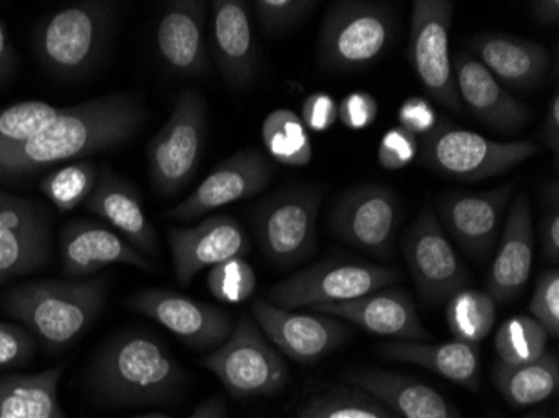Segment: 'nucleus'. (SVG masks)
Returning a JSON list of instances; mask_svg holds the SVG:
<instances>
[{
    "label": "nucleus",
    "instance_id": "1",
    "mask_svg": "<svg viewBox=\"0 0 559 418\" xmlns=\"http://www.w3.org/2000/svg\"><path fill=\"white\" fill-rule=\"evenodd\" d=\"M144 121L146 108L133 94H108L64 108L31 140L0 151V178H22L121 146L136 136Z\"/></svg>",
    "mask_w": 559,
    "mask_h": 418
},
{
    "label": "nucleus",
    "instance_id": "2",
    "mask_svg": "<svg viewBox=\"0 0 559 418\" xmlns=\"http://www.w3.org/2000/svg\"><path fill=\"white\" fill-rule=\"evenodd\" d=\"M185 370L168 348L146 333H121L106 342L90 367L103 401L121 407L162 404L185 383Z\"/></svg>",
    "mask_w": 559,
    "mask_h": 418
},
{
    "label": "nucleus",
    "instance_id": "3",
    "mask_svg": "<svg viewBox=\"0 0 559 418\" xmlns=\"http://www.w3.org/2000/svg\"><path fill=\"white\" fill-rule=\"evenodd\" d=\"M106 278L39 279L5 290L0 307L52 350L83 335L105 308Z\"/></svg>",
    "mask_w": 559,
    "mask_h": 418
},
{
    "label": "nucleus",
    "instance_id": "4",
    "mask_svg": "<svg viewBox=\"0 0 559 418\" xmlns=\"http://www.w3.org/2000/svg\"><path fill=\"white\" fill-rule=\"evenodd\" d=\"M112 2H78L50 14L36 33L40 64L59 80H78L103 55L112 22Z\"/></svg>",
    "mask_w": 559,
    "mask_h": 418
},
{
    "label": "nucleus",
    "instance_id": "5",
    "mask_svg": "<svg viewBox=\"0 0 559 418\" xmlns=\"http://www.w3.org/2000/svg\"><path fill=\"white\" fill-rule=\"evenodd\" d=\"M538 151L533 141L498 143L441 121L420 141L419 162L445 178L477 182L510 172Z\"/></svg>",
    "mask_w": 559,
    "mask_h": 418
},
{
    "label": "nucleus",
    "instance_id": "6",
    "mask_svg": "<svg viewBox=\"0 0 559 418\" xmlns=\"http://www.w3.org/2000/svg\"><path fill=\"white\" fill-rule=\"evenodd\" d=\"M394 36V14L382 2L344 0L330 5L320 27V65L360 71L379 61Z\"/></svg>",
    "mask_w": 559,
    "mask_h": 418
},
{
    "label": "nucleus",
    "instance_id": "7",
    "mask_svg": "<svg viewBox=\"0 0 559 418\" xmlns=\"http://www.w3.org/2000/svg\"><path fill=\"white\" fill-rule=\"evenodd\" d=\"M209 134V109L197 89H183L168 121L147 147L151 184L159 196L171 198L190 184L203 158Z\"/></svg>",
    "mask_w": 559,
    "mask_h": 418
},
{
    "label": "nucleus",
    "instance_id": "8",
    "mask_svg": "<svg viewBox=\"0 0 559 418\" xmlns=\"http://www.w3.org/2000/svg\"><path fill=\"white\" fill-rule=\"evenodd\" d=\"M401 279L402 273L397 268L329 260L276 283L263 300L284 310L342 303L385 290Z\"/></svg>",
    "mask_w": 559,
    "mask_h": 418
},
{
    "label": "nucleus",
    "instance_id": "9",
    "mask_svg": "<svg viewBox=\"0 0 559 418\" xmlns=\"http://www.w3.org/2000/svg\"><path fill=\"white\" fill-rule=\"evenodd\" d=\"M201 365L218 377L234 398L275 395L288 380L287 363L266 342L259 326L241 319L230 336Z\"/></svg>",
    "mask_w": 559,
    "mask_h": 418
},
{
    "label": "nucleus",
    "instance_id": "10",
    "mask_svg": "<svg viewBox=\"0 0 559 418\" xmlns=\"http://www.w3.org/2000/svg\"><path fill=\"white\" fill-rule=\"evenodd\" d=\"M322 196L319 188H290L276 191L260 203L255 213L257 238L273 265L290 268L316 251Z\"/></svg>",
    "mask_w": 559,
    "mask_h": 418
},
{
    "label": "nucleus",
    "instance_id": "11",
    "mask_svg": "<svg viewBox=\"0 0 559 418\" xmlns=\"http://www.w3.org/2000/svg\"><path fill=\"white\" fill-rule=\"evenodd\" d=\"M454 4L448 0H417L411 21L409 62L430 99L449 111L463 112L449 55Z\"/></svg>",
    "mask_w": 559,
    "mask_h": 418
},
{
    "label": "nucleus",
    "instance_id": "12",
    "mask_svg": "<svg viewBox=\"0 0 559 418\" xmlns=\"http://www.w3.org/2000/svg\"><path fill=\"white\" fill-rule=\"evenodd\" d=\"M405 263L424 301L442 303L467 288L469 270L455 253L432 207H424L402 243Z\"/></svg>",
    "mask_w": 559,
    "mask_h": 418
},
{
    "label": "nucleus",
    "instance_id": "13",
    "mask_svg": "<svg viewBox=\"0 0 559 418\" xmlns=\"http://www.w3.org/2000/svg\"><path fill=\"white\" fill-rule=\"evenodd\" d=\"M52 256V213L0 190V286L44 268Z\"/></svg>",
    "mask_w": 559,
    "mask_h": 418
},
{
    "label": "nucleus",
    "instance_id": "14",
    "mask_svg": "<svg viewBox=\"0 0 559 418\" xmlns=\"http://www.w3.org/2000/svg\"><path fill=\"white\" fill-rule=\"evenodd\" d=\"M401 223L397 194L382 184H360L345 191L330 212L335 237L373 256L389 258Z\"/></svg>",
    "mask_w": 559,
    "mask_h": 418
},
{
    "label": "nucleus",
    "instance_id": "15",
    "mask_svg": "<svg viewBox=\"0 0 559 418\" xmlns=\"http://www.w3.org/2000/svg\"><path fill=\"white\" fill-rule=\"evenodd\" d=\"M128 307L155 320L194 350H216L234 332V322L225 310L175 291L143 290L128 300Z\"/></svg>",
    "mask_w": 559,
    "mask_h": 418
},
{
    "label": "nucleus",
    "instance_id": "16",
    "mask_svg": "<svg viewBox=\"0 0 559 418\" xmlns=\"http://www.w3.org/2000/svg\"><path fill=\"white\" fill-rule=\"evenodd\" d=\"M272 178L273 166L265 154L247 147L219 163L187 200L169 210L168 216L176 222H194L219 207L262 193Z\"/></svg>",
    "mask_w": 559,
    "mask_h": 418
},
{
    "label": "nucleus",
    "instance_id": "17",
    "mask_svg": "<svg viewBox=\"0 0 559 418\" xmlns=\"http://www.w3.org/2000/svg\"><path fill=\"white\" fill-rule=\"evenodd\" d=\"M251 311L260 330L278 350L298 363H313L347 342L348 329L323 313H297L259 298Z\"/></svg>",
    "mask_w": 559,
    "mask_h": 418
},
{
    "label": "nucleus",
    "instance_id": "18",
    "mask_svg": "<svg viewBox=\"0 0 559 418\" xmlns=\"http://www.w3.org/2000/svg\"><path fill=\"white\" fill-rule=\"evenodd\" d=\"M516 181L491 191H449L439 198L445 231L477 261L488 260L501 232L502 215L516 190Z\"/></svg>",
    "mask_w": 559,
    "mask_h": 418
},
{
    "label": "nucleus",
    "instance_id": "19",
    "mask_svg": "<svg viewBox=\"0 0 559 418\" xmlns=\"http://www.w3.org/2000/svg\"><path fill=\"white\" fill-rule=\"evenodd\" d=\"M168 243L176 279L181 286L190 285L201 270L250 253V240L243 226L234 216L226 215L212 216L190 228H171Z\"/></svg>",
    "mask_w": 559,
    "mask_h": 418
},
{
    "label": "nucleus",
    "instance_id": "20",
    "mask_svg": "<svg viewBox=\"0 0 559 418\" xmlns=\"http://www.w3.org/2000/svg\"><path fill=\"white\" fill-rule=\"evenodd\" d=\"M62 272L68 278L81 279L111 265H131L143 272L155 266L133 244L108 226L91 219L66 223L61 231Z\"/></svg>",
    "mask_w": 559,
    "mask_h": 418
},
{
    "label": "nucleus",
    "instance_id": "21",
    "mask_svg": "<svg viewBox=\"0 0 559 418\" xmlns=\"http://www.w3.org/2000/svg\"><path fill=\"white\" fill-rule=\"evenodd\" d=\"M212 9L213 56L223 80L234 91H247L259 72V49L243 0H215Z\"/></svg>",
    "mask_w": 559,
    "mask_h": 418
},
{
    "label": "nucleus",
    "instance_id": "22",
    "mask_svg": "<svg viewBox=\"0 0 559 418\" xmlns=\"http://www.w3.org/2000/svg\"><path fill=\"white\" fill-rule=\"evenodd\" d=\"M452 71L461 103L483 124L501 133H518L527 124L526 104L511 96L476 58L461 52L452 59Z\"/></svg>",
    "mask_w": 559,
    "mask_h": 418
},
{
    "label": "nucleus",
    "instance_id": "23",
    "mask_svg": "<svg viewBox=\"0 0 559 418\" xmlns=\"http://www.w3.org/2000/svg\"><path fill=\"white\" fill-rule=\"evenodd\" d=\"M313 313L347 320L373 335L389 336L402 342H426L430 339L419 313L404 291L380 290L357 300L342 303H325L310 307Z\"/></svg>",
    "mask_w": 559,
    "mask_h": 418
},
{
    "label": "nucleus",
    "instance_id": "24",
    "mask_svg": "<svg viewBox=\"0 0 559 418\" xmlns=\"http://www.w3.org/2000/svg\"><path fill=\"white\" fill-rule=\"evenodd\" d=\"M209 4L201 0H175L163 9L156 40L163 61L176 74L201 77L209 74L205 25Z\"/></svg>",
    "mask_w": 559,
    "mask_h": 418
},
{
    "label": "nucleus",
    "instance_id": "25",
    "mask_svg": "<svg viewBox=\"0 0 559 418\" xmlns=\"http://www.w3.org/2000/svg\"><path fill=\"white\" fill-rule=\"evenodd\" d=\"M533 218L530 196L523 191L511 206L501 243L486 282V290L495 298L496 303H508L523 291L533 270Z\"/></svg>",
    "mask_w": 559,
    "mask_h": 418
},
{
    "label": "nucleus",
    "instance_id": "26",
    "mask_svg": "<svg viewBox=\"0 0 559 418\" xmlns=\"http://www.w3.org/2000/svg\"><path fill=\"white\" fill-rule=\"evenodd\" d=\"M84 204L90 212L105 219L116 231L121 232L122 238L133 244L147 260L158 258L156 229L144 212L140 193L111 168L108 166L99 168L96 188Z\"/></svg>",
    "mask_w": 559,
    "mask_h": 418
},
{
    "label": "nucleus",
    "instance_id": "27",
    "mask_svg": "<svg viewBox=\"0 0 559 418\" xmlns=\"http://www.w3.org/2000/svg\"><path fill=\"white\" fill-rule=\"evenodd\" d=\"M469 49L499 84L516 91L539 86L548 74L549 52L533 40L502 33H483L469 40Z\"/></svg>",
    "mask_w": 559,
    "mask_h": 418
},
{
    "label": "nucleus",
    "instance_id": "28",
    "mask_svg": "<svg viewBox=\"0 0 559 418\" xmlns=\"http://www.w3.org/2000/svg\"><path fill=\"white\" fill-rule=\"evenodd\" d=\"M348 380L399 418H463L438 390L413 377L366 369L348 373Z\"/></svg>",
    "mask_w": 559,
    "mask_h": 418
},
{
    "label": "nucleus",
    "instance_id": "29",
    "mask_svg": "<svg viewBox=\"0 0 559 418\" xmlns=\"http://www.w3.org/2000/svg\"><path fill=\"white\" fill-rule=\"evenodd\" d=\"M380 355L391 360L419 365L423 369L438 373L449 382L476 392L480 385V357L477 345L464 342L426 344V342H402L394 339L379 348Z\"/></svg>",
    "mask_w": 559,
    "mask_h": 418
},
{
    "label": "nucleus",
    "instance_id": "30",
    "mask_svg": "<svg viewBox=\"0 0 559 418\" xmlns=\"http://www.w3.org/2000/svg\"><path fill=\"white\" fill-rule=\"evenodd\" d=\"M66 365L40 373L0 377V418H68L59 402Z\"/></svg>",
    "mask_w": 559,
    "mask_h": 418
},
{
    "label": "nucleus",
    "instance_id": "31",
    "mask_svg": "<svg viewBox=\"0 0 559 418\" xmlns=\"http://www.w3.org/2000/svg\"><path fill=\"white\" fill-rule=\"evenodd\" d=\"M492 382L508 404L516 408L531 407L548 401L558 392V357L545 351L536 360L521 365L496 361Z\"/></svg>",
    "mask_w": 559,
    "mask_h": 418
},
{
    "label": "nucleus",
    "instance_id": "32",
    "mask_svg": "<svg viewBox=\"0 0 559 418\" xmlns=\"http://www.w3.org/2000/svg\"><path fill=\"white\" fill-rule=\"evenodd\" d=\"M262 140L270 158L280 165L304 168L312 162L309 129L290 109H275L263 119Z\"/></svg>",
    "mask_w": 559,
    "mask_h": 418
},
{
    "label": "nucleus",
    "instance_id": "33",
    "mask_svg": "<svg viewBox=\"0 0 559 418\" xmlns=\"http://www.w3.org/2000/svg\"><path fill=\"white\" fill-rule=\"evenodd\" d=\"M445 320L457 342L477 345L495 329V298L488 291L464 288L449 298Z\"/></svg>",
    "mask_w": 559,
    "mask_h": 418
},
{
    "label": "nucleus",
    "instance_id": "34",
    "mask_svg": "<svg viewBox=\"0 0 559 418\" xmlns=\"http://www.w3.org/2000/svg\"><path fill=\"white\" fill-rule=\"evenodd\" d=\"M99 168L93 162L72 163L47 175L40 181V193L61 215H68L75 207L86 203L96 188Z\"/></svg>",
    "mask_w": 559,
    "mask_h": 418
},
{
    "label": "nucleus",
    "instance_id": "35",
    "mask_svg": "<svg viewBox=\"0 0 559 418\" xmlns=\"http://www.w3.org/2000/svg\"><path fill=\"white\" fill-rule=\"evenodd\" d=\"M548 332L533 317L516 315L499 326L495 350L501 363L521 365L536 360L548 351Z\"/></svg>",
    "mask_w": 559,
    "mask_h": 418
},
{
    "label": "nucleus",
    "instance_id": "36",
    "mask_svg": "<svg viewBox=\"0 0 559 418\" xmlns=\"http://www.w3.org/2000/svg\"><path fill=\"white\" fill-rule=\"evenodd\" d=\"M61 111L44 100H24L0 109V151L31 140Z\"/></svg>",
    "mask_w": 559,
    "mask_h": 418
},
{
    "label": "nucleus",
    "instance_id": "37",
    "mask_svg": "<svg viewBox=\"0 0 559 418\" xmlns=\"http://www.w3.org/2000/svg\"><path fill=\"white\" fill-rule=\"evenodd\" d=\"M298 418H399L382 402H373L366 395L334 392L313 398L301 408Z\"/></svg>",
    "mask_w": 559,
    "mask_h": 418
},
{
    "label": "nucleus",
    "instance_id": "38",
    "mask_svg": "<svg viewBox=\"0 0 559 418\" xmlns=\"http://www.w3.org/2000/svg\"><path fill=\"white\" fill-rule=\"evenodd\" d=\"M206 285L216 300L237 304L250 300L251 295L255 294L259 279L255 270L251 268L245 258H234L212 266L206 276Z\"/></svg>",
    "mask_w": 559,
    "mask_h": 418
},
{
    "label": "nucleus",
    "instance_id": "39",
    "mask_svg": "<svg viewBox=\"0 0 559 418\" xmlns=\"http://www.w3.org/2000/svg\"><path fill=\"white\" fill-rule=\"evenodd\" d=\"M319 2L312 0H257L253 2L257 19L266 34L285 33L300 24Z\"/></svg>",
    "mask_w": 559,
    "mask_h": 418
},
{
    "label": "nucleus",
    "instance_id": "40",
    "mask_svg": "<svg viewBox=\"0 0 559 418\" xmlns=\"http://www.w3.org/2000/svg\"><path fill=\"white\" fill-rule=\"evenodd\" d=\"M530 315L548 332L549 336L559 335V273L548 270L539 276L536 290L531 300Z\"/></svg>",
    "mask_w": 559,
    "mask_h": 418
},
{
    "label": "nucleus",
    "instance_id": "41",
    "mask_svg": "<svg viewBox=\"0 0 559 418\" xmlns=\"http://www.w3.org/2000/svg\"><path fill=\"white\" fill-rule=\"evenodd\" d=\"M36 336L17 323L0 322V372L21 369L36 355Z\"/></svg>",
    "mask_w": 559,
    "mask_h": 418
},
{
    "label": "nucleus",
    "instance_id": "42",
    "mask_svg": "<svg viewBox=\"0 0 559 418\" xmlns=\"http://www.w3.org/2000/svg\"><path fill=\"white\" fill-rule=\"evenodd\" d=\"M417 154H419L417 138L397 126V128L389 129L380 141L377 162L389 171H399V169L413 165Z\"/></svg>",
    "mask_w": 559,
    "mask_h": 418
},
{
    "label": "nucleus",
    "instance_id": "43",
    "mask_svg": "<svg viewBox=\"0 0 559 418\" xmlns=\"http://www.w3.org/2000/svg\"><path fill=\"white\" fill-rule=\"evenodd\" d=\"M542 243L545 258L559 261V187L558 181L546 184L543 191Z\"/></svg>",
    "mask_w": 559,
    "mask_h": 418
},
{
    "label": "nucleus",
    "instance_id": "44",
    "mask_svg": "<svg viewBox=\"0 0 559 418\" xmlns=\"http://www.w3.org/2000/svg\"><path fill=\"white\" fill-rule=\"evenodd\" d=\"M379 116V104L372 94L366 91H355L347 94L338 104V119L352 131H362L370 128Z\"/></svg>",
    "mask_w": 559,
    "mask_h": 418
},
{
    "label": "nucleus",
    "instance_id": "45",
    "mask_svg": "<svg viewBox=\"0 0 559 418\" xmlns=\"http://www.w3.org/2000/svg\"><path fill=\"white\" fill-rule=\"evenodd\" d=\"M301 122L313 133H325L338 119V104L326 93L310 94L301 104Z\"/></svg>",
    "mask_w": 559,
    "mask_h": 418
},
{
    "label": "nucleus",
    "instance_id": "46",
    "mask_svg": "<svg viewBox=\"0 0 559 418\" xmlns=\"http://www.w3.org/2000/svg\"><path fill=\"white\" fill-rule=\"evenodd\" d=\"M399 124L405 131L417 138L426 136L438 126V112L432 108V104L424 97H409L402 103L397 111Z\"/></svg>",
    "mask_w": 559,
    "mask_h": 418
},
{
    "label": "nucleus",
    "instance_id": "47",
    "mask_svg": "<svg viewBox=\"0 0 559 418\" xmlns=\"http://www.w3.org/2000/svg\"><path fill=\"white\" fill-rule=\"evenodd\" d=\"M539 140L555 153L556 158L559 154V93L558 89L552 94L549 100L548 115L543 122L542 131H539Z\"/></svg>",
    "mask_w": 559,
    "mask_h": 418
},
{
    "label": "nucleus",
    "instance_id": "48",
    "mask_svg": "<svg viewBox=\"0 0 559 418\" xmlns=\"http://www.w3.org/2000/svg\"><path fill=\"white\" fill-rule=\"evenodd\" d=\"M17 52H15L14 46L9 40L4 24L0 22V86L11 80L12 75L17 71Z\"/></svg>",
    "mask_w": 559,
    "mask_h": 418
},
{
    "label": "nucleus",
    "instance_id": "49",
    "mask_svg": "<svg viewBox=\"0 0 559 418\" xmlns=\"http://www.w3.org/2000/svg\"><path fill=\"white\" fill-rule=\"evenodd\" d=\"M131 418H171L166 417L163 414H146V415H136V417ZM187 418H228V410H226V404L223 398L213 397L210 401L203 402L197 410L193 411V415Z\"/></svg>",
    "mask_w": 559,
    "mask_h": 418
},
{
    "label": "nucleus",
    "instance_id": "50",
    "mask_svg": "<svg viewBox=\"0 0 559 418\" xmlns=\"http://www.w3.org/2000/svg\"><path fill=\"white\" fill-rule=\"evenodd\" d=\"M531 15L538 24L556 25L559 22L558 0H536L531 2Z\"/></svg>",
    "mask_w": 559,
    "mask_h": 418
},
{
    "label": "nucleus",
    "instance_id": "51",
    "mask_svg": "<svg viewBox=\"0 0 559 418\" xmlns=\"http://www.w3.org/2000/svg\"><path fill=\"white\" fill-rule=\"evenodd\" d=\"M526 418H545L543 417V415H530V417H526Z\"/></svg>",
    "mask_w": 559,
    "mask_h": 418
}]
</instances>
